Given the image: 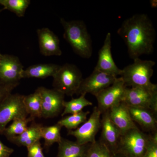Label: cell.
<instances>
[{"instance_id":"obj_1","label":"cell","mask_w":157,"mask_h":157,"mask_svg":"<svg viewBox=\"0 0 157 157\" xmlns=\"http://www.w3.org/2000/svg\"><path fill=\"white\" fill-rule=\"evenodd\" d=\"M117 34L125 43L130 58L134 60L153 52L156 33L147 14H135L125 20Z\"/></svg>"},{"instance_id":"obj_2","label":"cell","mask_w":157,"mask_h":157,"mask_svg":"<svg viewBox=\"0 0 157 157\" xmlns=\"http://www.w3.org/2000/svg\"><path fill=\"white\" fill-rule=\"evenodd\" d=\"M64 29L63 38L77 55L89 59L93 54L92 41L86 25L82 20L67 21L60 19Z\"/></svg>"},{"instance_id":"obj_3","label":"cell","mask_w":157,"mask_h":157,"mask_svg":"<svg viewBox=\"0 0 157 157\" xmlns=\"http://www.w3.org/2000/svg\"><path fill=\"white\" fill-rule=\"evenodd\" d=\"M134 63L122 70L121 77L127 87H139L157 90V84H153L151 78L154 73L155 63L152 60L134 59Z\"/></svg>"},{"instance_id":"obj_4","label":"cell","mask_w":157,"mask_h":157,"mask_svg":"<svg viewBox=\"0 0 157 157\" xmlns=\"http://www.w3.org/2000/svg\"><path fill=\"white\" fill-rule=\"evenodd\" d=\"M52 77L54 89L70 97L76 94L83 79L81 70L76 65L70 63L60 66Z\"/></svg>"},{"instance_id":"obj_5","label":"cell","mask_w":157,"mask_h":157,"mask_svg":"<svg viewBox=\"0 0 157 157\" xmlns=\"http://www.w3.org/2000/svg\"><path fill=\"white\" fill-rule=\"evenodd\" d=\"M151 135L138 128L129 130L121 135L116 153L126 157H143Z\"/></svg>"},{"instance_id":"obj_6","label":"cell","mask_w":157,"mask_h":157,"mask_svg":"<svg viewBox=\"0 0 157 157\" xmlns=\"http://www.w3.org/2000/svg\"><path fill=\"white\" fill-rule=\"evenodd\" d=\"M24 95L18 94H10L0 104V135L7 124L17 118L27 117L23 99Z\"/></svg>"},{"instance_id":"obj_7","label":"cell","mask_w":157,"mask_h":157,"mask_svg":"<svg viewBox=\"0 0 157 157\" xmlns=\"http://www.w3.org/2000/svg\"><path fill=\"white\" fill-rule=\"evenodd\" d=\"M122 102L128 107L145 108L157 114V90L127 87Z\"/></svg>"},{"instance_id":"obj_8","label":"cell","mask_w":157,"mask_h":157,"mask_svg":"<svg viewBox=\"0 0 157 157\" xmlns=\"http://www.w3.org/2000/svg\"><path fill=\"white\" fill-rule=\"evenodd\" d=\"M101 114L98 107H95L89 118L76 130L68 131V135L75 137L76 142L82 145L95 142L96 135L101 127Z\"/></svg>"},{"instance_id":"obj_9","label":"cell","mask_w":157,"mask_h":157,"mask_svg":"<svg viewBox=\"0 0 157 157\" xmlns=\"http://www.w3.org/2000/svg\"><path fill=\"white\" fill-rule=\"evenodd\" d=\"M126 88L122 79L119 77L96 96L98 103L97 107L102 114L122 102Z\"/></svg>"},{"instance_id":"obj_10","label":"cell","mask_w":157,"mask_h":157,"mask_svg":"<svg viewBox=\"0 0 157 157\" xmlns=\"http://www.w3.org/2000/svg\"><path fill=\"white\" fill-rule=\"evenodd\" d=\"M24 67L17 56L2 54L0 61V82L6 85L19 84L23 78Z\"/></svg>"},{"instance_id":"obj_11","label":"cell","mask_w":157,"mask_h":157,"mask_svg":"<svg viewBox=\"0 0 157 157\" xmlns=\"http://www.w3.org/2000/svg\"><path fill=\"white\" fill-rule=\"evenodd\" d=\"M42 100V117L49 118L58 115L63 109L65 95L57 90L43 86L37 89Z\"/></svg>"},{"instance_id":"obj_12","label":"cell","mask_w":157,"mask_h":157,"mask_svg":"<svg viewBox=\"0 0 157 157\" xmlns=\"http://www.w3.org/2000/svg\"><path fill=\"white\" fill-rule=\"evenodd\" d=\"M117 78L94 69L89 76L83 78L76 94H90L96 97L101 91L114 83Z\"/></svg>"},{"instance_id":"obj_13","label":"cell","mask_w":157,"mask_h":157,"mask_svg":"<svg viewBox=\"0 0 157 157\" xmlns=\"http://www.w3.org/2000/svg\"><path fill=\"white\" fill-rule=\"evenodd\" d=\"M94 69L117 77L121 76L122 70L115 63L111 52V35L107 33L104 44L98 52V60Z\"/></svg>"},{"instance_id":"obj_14","label":"cell","mask_w":157,"mask_h":157,"mask_svg":"<svg viewBox=\"0 0 157 157\" xmlns=\"http://www.w3.org/2000/svg\"><path fill=\"white\" fill-rule=\"evenodd\" d=\"M40 53L45 56H60L62 52L58 37L47 28L37 30Z\"/></svg>"},{"instance_id":"obj_15","label":"cell","mask_w":157,"mask_h":157,"mask_svg":"<svg viewBox=\"0 0 157 157\" xmlns=\"http://www.w3.org/2000/svg\"><path fill=\"white\" fill-rule=\"evenodd\" d=\"M102 114L101 119L102 132L100 140L108 147L113 155L116 153L121 134L120 130L110 120L108 110Z\"/></svg>"},{"instance_id":"obj_16","label":"cell","mask_w":157,"mask_h":157,"mask_svg":"<svg viewBox=\"0 0 157 157\" xmlns=\"http://www.w3.org/2000/svg\"><path fill=\"white\" fill-rule=\"evenodd\" d=\"M108 112L110 120L120 130L121 135L131 129L138 128L132 120L128 107L123 102L112 107Z\"/></svg>"},{"instance_id":"obj_17","label":"cell","mask_w":157,"mask_h":157,"mask_svg":"<svg viewBox=\"0 0 157 157\" xmlns=\"http://www.w3.org/2000/svg\"><path fill=\"white\" fill-rule=\"evenodd\" d=\"M128 107L132 120L147 130L156 132V114L145 108Z\"/></svg>"},{"instance_id":"obj_18","label":"cell","mask_w":157,"mask_h":157,"mask_svg":"<svg viewBox=\"0 0 157 157\" xmlns=\"http://www.w3.org/2000/svg\"><path fill=\"white\" fill-rule=\"evenodd\" d=\"M32 122L30 125L22 134L11 137L8 140L17 146L26 147L40 140L42 138L41 130L43 126L42 124L35 122V121Z\"/></svg>"},{"instance_id":"obj_19","label":"cell","mask_w":157,"mask_h":157,"mask_svg":"<svg viewBox=\"0 0 157 157\" xmlns=\"http://www.w3.org/2000/svg\"><path fill=\"white\" fill-rule=\"evenodd\" d=\"M90 144L82 145L62 137L56 157H86Z\"/></svg>"},{"instance_id":"obj_20","label":"cell","mask_w":157,"mask_h":157,"mask_svg":"<svg viewBox=\"0 0 157 157\" xmlns=\"http://www.w3.org/2000/svg\"><path fill=\"white\" fill-rule=\"evenodd\" d=\"M60 66L55 64H39L30 66L24 70L23 78H44L53 77Z\"/></svg>"},{"instance_id":"obj_21","label":"cell","mask_w":157,"mask_h":157,"mask_svg":"<svg viewBox=\"0 0 157 157\" xmlns=\"http://www.w3.org/2000/svg\"><path fill=\"white\" fill-rule=\"evenodd\" d=\"M24 104L26 110L30 117L35 119L36 118L42 117V100L39 91L29 95L24 96Z\"/></svg>"},{"instance_id":"obj_22","label":"cell","mask_w":157,"mask_h":157,"mask_svg":"<svg viewBox=\"0 0 157 157\" xmlns=\"http://www.w3.org/2000/svg\"><path fill=\"white\" fill-rule=\"evenodd\" d=\"M86 95H80L77 98H72L70 101H64L63 103L64 110L61 116L66 114H74L82 111L85 107L92 106L93 103L85 98Z\"/></svg>"},{"instance_id":"obj_23","label":"cell","mask_w":157,"mask_h":157,"mask_svg":"<svg viewBox=\"0 0 157 157\" xmlns=\"http://www.w3.org/2000/svg\"><path fill=\"white\" fill-rule=\"evenodd\" d=\"M63 128L57 123L50 126H43L41 130V137L44 139V147L48 148L56 143L58 144L61 140V130Z\"/></svg>"},{"instance_id":"obj_24","label":"cell","mask_w":157,"mask_h":157,"mask_svg":"<svg viewBox=\"0 0 157 157\" xmlns=\"http://www.w3.org/2000/svg\"><path fill=\"white\" fill-rule=\"evenodd\" d=\"M34 121L35 119L30 117L15 119L11 125L6 127L2 135H5L7 139L20 135L27 128L29 123Z\"/></svg>"},{"instance_id":"obj_25","label":"cell","mask_w":157,"mask_h":157,"mask_svg":"<svg viewBox=\"0 0 157 157\" xmlns=\"http://www.w3.org/2000/svg\"><path fill=\"white\" fill-rule=\"evenodd\" d=\"M90 113L89 111H82L76 114H71L63 118L57 123L62 127H65L68 131L76 130L81 124L84 123L87 120V116Z\"/></svg>"},{"instance_id":"obj_26","label":"cell","mask_w":157,"mask_h":157,"mask_svg":"<svg viewBox=\"0 0 157 157\" xmlns=\"http://www.w3.org/2000/svg\"><path fill=\"white\" fill-rule=\"evenodd\" d=\"M31 4L30 0H0V5L5 10L13 12L18 17H24Z\"/></svg>"},{"instance_id":"obj_27","label":"cell","mask_w":157,"mask_h":157,"mask_svg":"<svg viewBox=\"0 0 157 157\" xmlns=\"http://www.w3.org/2000/svg\"><path fill=\"white\" fill-rule=\"evenodd\" d=\"M113 154L101 141L90 144L86 157H113Z\"/></svg>"},{"instance_id":"obj_28","label":"cell","mask_w":157,"mask_h":157,"mask_svg":"<svg viewBox=\"0 0 157 157\" xmlns=\"http://www.w3.org/2000/svg\"><path fill=\"white\" fill-rule=\"evenodd\" d=\"M143 157H157V134L151 135Z\"/></svg>"},{"instance_id":"obj_29","label":"cell","mask_w":157,"mask_h":157,"mask_svg":"<svg viewBox=\"0 0 157 157\" xmlns=\"http://www.w3.org/2000/svg\"><path fill=\"white\" fill-rule=\"evenodd\" d=\"M27 148L28 150L27 157H45L40 140L28 147Z\"/></svg>"},{"instance_id":"obj_30","label":"cell","mask_w":157,"mask_h":157,"mask_svg":"<svg viewBox=\"0 0 157 157\" xmlns=\"http://www.w3.org/2000/svg\"><path fill=\"white\" fill-rule=\"evenodd\" d=\"M17 86V85L4 84L0 82V104Z\"/></svg>"},{"instance_id":"obj_31","label":"cell","mask_w":157,"mask_h":157,"mask_svg":"<svg viewBox=\"0 0 157 157\" xmlns=\"http://www.w3.org/2000/svg\"><path fill=\"white\" fill-rule=\"evenodd\" d=\"M14 151L13 148L6 146L0 140V157H10Z\"/></svg>"},{"instance_id":"obj_32","label":"cell","mask_w":157,"mask_h":157,"mask_svg":"<svg viewBox=\"0 0 157 157\" xmlns=\"http://www.w3.org/2000/svg\"><path fill=\"white\" fill-rule=\"evenodd\" d=\"M113 157H126L124 155H123L121 154V153H116L115 154L113 155Z\"/></svg>"},{"instance_id":"obj_33","label":"cell","mask_w":157,"mask_h":157,"mask_svg":"<svg viewBox=\"0 0 157 157\" xmlns=\"http://www.w3.org/2000/svg\"><path fill=\"white\" fill-rule=\"evenodd\" d=\"M5 10V9H4V8H3V9H0V13H1V12H2V11H4V10Z\"/></svg>"},{"instance_id":"obj_34","label":"cell","mask_w":157,"mask_h":157,"mask_svg":"<svg viewBox=\"0 0 157 157\" xmlns=\"http://www.w3.org/2000/svg\"><path fill=\"white\" fill-rule=\"evenodd\" d=\"M2 54L0 52V61H1V59H2Z\"/></svg>"}]
</instances>
